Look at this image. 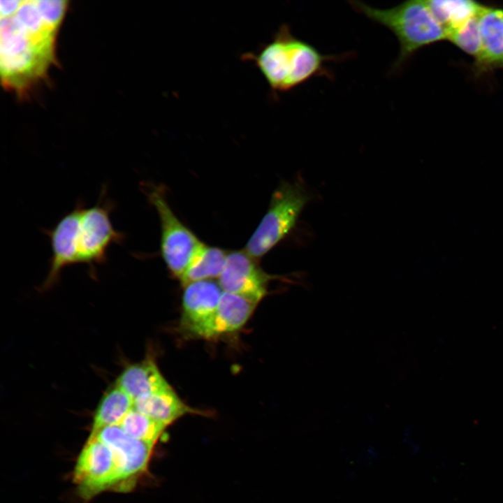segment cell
I'll list each match as a JSON object with an SVG mask.
<instances>
[{
    "label": "cell",
    "mask_w": 503,
    "mask_h": 503,
    "mask_svg": "<svg viewBox=\"0 0 503 503\" xmlns=\"http://www.w3.org/2000/svg\"><path fill=\"white\" fill-rule=\"evenodd\" d=\"M427 4L447 35L479 16L484 5L471 0H428Z\"/></svg>",
    "instance_id": "obj_16"
},
{
    "label": "cell",
    "mask_w": 503,
    "mask_h": 503,
    "mask_svg": "<svg viewBox=\"0 0 503 503\" xmlns=\"http://www.w3.org/2000/svg\"><path fill=\"white\" fill-rule=\"evenodd\" d=\"M115 207L103 187L97 203L86 207L79 201L57 223L60 242L72 265L85 264L92 273L106 262L108 249L120 244L125 235L115 228L110 214Z\"/></svg>",
    "instance_id": "obj_3"
},
{
    "label": "cell",
    "mask_w": 503,
    "mask_h": 503,
    "mask_svg": "<svg viewBox=\"0 0 503 503\" xmlns=\"http://www.w3.org/2000/svg\"><path fill=\"white\" fill-rule=\"evenodd\" d=\"M256 305L242 296L223 291L214 313L191 335L212 339L235 332L245 325Z\"/></svg>",
    "instance_id": "obj_10"
},
{
    "label": "cell",
    "mask_w": 503,
    "mask_h": 503,
    "mask_svg": "<svg viewBox=\"0 0 503 503\" xmlns=\"http://www.w3.org/2000/svg\"><path fill=\"white\" fill-rule=\"evenodd\" d=\"M274 277L245 250H235L228 253L218 283L223 291L258 304L267 295L269 281Z\"/></svg>",
    "instance_id": "obj_8"
},
{
    "label": "cell",
    "mask_w": 503,
    "mask_h": 503,
    "mask_svg": "<svg viewBox=\"0 0 503 503\" xmlns=\"http://www.w3.org/2000/svg\"><path fill=\"white\" fill-rule=\"evenodd\" d=\"M119 425L131 437L154 446L167 427L134 408L129 411Z\"/></svg>",
    "instance_id": "obj_18"
},
{
    "label": "cell",
    "mask_w": 503,
    "mask_h": 503,
    "mask_svg": "<svg viewBox=\"0 0 503 503\" xmlns=\"http://www.w3.org/2000/svg\"><path fill=\"white\" fill-rule=\"evenodd\" d=\"M133 408L166 426L185 414L201 413L186 404L171 386L136 399Z\"/></svg>",
    "instance_id": "obj_14"
},
{
    "label": "cell",
    "mask_w": 503,
    "mask_h": 503,
    "mask_svg": "<svg viewBox=\"0 0 503 503\" xmlns=\"http://www.w3.org/2000/svg\"><path fill=\"white\" fill-rule=\"evenodd\" d=\"M351 56L322 54L315 46L296 37L291 28L282 24L268 43L242 59L252 62L274 92H286L314 77L331 78L327 64Z\"/></svg>",
    "instance_id": "obj_2"
},
{
    "label": "cell",
    "mask_w": 503,
    "mask_h": 503,
    "mask_svg": "<svg viewBox=\"0 0 503 503\" xmlns=\"http://www.w3.org/2000/svg\"><path fill=\"white\" fill-rule=\"evenodd\" d=\"M80 495L89 499L106 490H123L121 475L111 449L95 437H89L73 472Z\"/></svg>",
    "instance_id": "obj_7"
},
{
    "label": "cell",
    "mask_w": 503,
    "mask_h": 503,
    "mask_svg": "<svg viewBox=\"0 0 503 503\" xmlns=\"http://www.w3.org/2000/svg\"><path fill=\"white\" fill-rule=\"evenodd\" d=\"M60 24L45 16L38 0L20 1L8 16H1V75L3 85L19 95L44 79L55 62Z\"/></svg>",
    "instance_id": "obj_1"
},
{
    "label": "cell",
    "mask_w": 503,
    "mask_h": 503,
    "mask_svg": "<svg viewBox=\"0 0 503 503\" xmlns=\"http://www.w3.org/2000/svg\"><path fill=\"white\" fill-rule=\"evenodd\" d=\"M352 8L372 22L389 29L399 43V53L391 69L397 71L418 50L447 40V33L430 11L426 1L410 0L388 8H378L359 1Z\"/></svg>",
    "instance_id": "obj_4"
},
{
    "label": "cell",
    "mask_w": 503,
    "mask_h": 503,
    "mask_svg": "<svg viewBox=\"0 0 503 503\" xmlns=\"http://www.w3.org/2000/svg\"><path fill=\"white\" fill-rule=\"evenodd\" d=\"M478 20L481 52L474 69L480 75L503 68V9L484 6Z\"/></svg>",
    "instance_id": "obj_12"
},
{
    "label": "cell",
    "mask_w": 503,
    "mask_h": 503,
    "mask_svg": "<svg viewBox=\"0 0 503 503\" xmlns=\"http://www.w3.org/2000/svg\"><path fill=\"white\" fill-rule=\"evenodd\" d=\"M222 293L219 283L213 280L196 281L184 285L181 328L191 335L214 313Z\"/></svg>",
    "instance_id": "obj_11"
},
{
    "label": "cell",
    "mask_w": 503,
    "mask_h": 503,
    "mask_svg": "<svg viewBox=\"0 0 503 503\" xmlns=\"http://www.w3.org/2000/svg\"><path fill=\"white\" fill-rule=\"evenodd\" d=\"M312 195L301 181H282L274 191L267 212L248 240L245 250L258 259L295 228Z\"/></svg>",
    "instance_id": "obj_5"
},
{
    "label": "cell",
    "mask_w": 503,
    "mask_h": 503,
    "mask_svg": "<svg viewBox=\"0 0 503 503\" xmlns=\"http://www.w3.org/2000/svg\"><path fill=\"white\" fill-rule=\"evenodd\" d=\"M228 253L219 247L203 244L180 279L183 286L193 282L219 278Z\"/></svg>",
    "instance_id": "obj_17"
},
{
    "label": "cell",
    "mask_w": 503,
    "mask_h": 503,
    "mask_svg": "<svg viewBox=\"0 0 503 503\" xmlns=\"http://www.w3.org/2000/svg\"><path fill=\"white\" fill-rule=\"evenodd\" d=\"M115 384L133 401L170 386L155 361L150 358L129 365L119 374Z\"/></svg>",
    "instance_id": "obj_13"
},
{
    "label": "cell",
    "mask_w": 503,
    "mask_h": 503,
    "mask_svg": "<svg viewBox=\"0 0 503 503\" xmlns=\"http://www.w3.org/2000/svg\"><path fill=\"white\" fill-rule=\"evenodd\" d=\"M447 40L458 49L472 57L474 62L477 61L481 52V38L478 16L449 33Z\"/></svg>",
    "instance_id": "obj_19"
},
{
    "label": "cell",
    "mask_w": 503,
    "mask_h": 503,
    "mask_svg": "<svg viewBox=\"0 0 503 503\" xmlns=\"http://www.w3.org/2000/svg\"><path fill=\"white\" fill-rule=\"evenodd\" d=\"M112 451L122 481L129 489L147 470L154 445L127 435L119 425L105 427L94 435Z\"/></svg>",
    "instance_id": "obj_9"
},
{
    "label": "cell",
    "mask_w": 503,
    "mask_h": 503,
    "mask_svg": "<svg viewBox=\"0 0 503 503\" xmlns=\"http://www.w3.org/2000/svg\"><path fill=\"white\" fill-rule=\"evenodd\" d=\"M133 408L132 398L115 384L105 393L96 407L90 435L105 427L119 425Z\"/></svg>",
    "instance_id": "obj_15"
},
{
    "label": "cell",
    "mask_w": 503,
    "mask_h": 503,
    "mask_svg": "<svg viewBox=\"0 0 503 503\" xmlns=\"http://www.w3.org/2000/svg\"><path fill=\"white\" fill-rule=\"evenodd\" d=\"M143 186L149 203L159 215L161 256L169 272L180 279L204 243L174 213L162 186L152 184Z\"/></svg>",
    "instance_id": "obj_6"
}]
</instances>
